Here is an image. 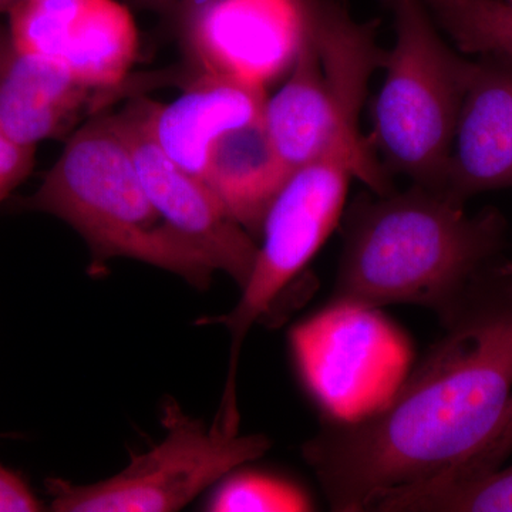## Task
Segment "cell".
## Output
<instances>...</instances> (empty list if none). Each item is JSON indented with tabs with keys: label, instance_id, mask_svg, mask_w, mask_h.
<instances>
[{
	"label": "cell",
	"instance_id": "1",
	"mask_svg": "<svg viewBox=\"0 0 512 512\" xmlns=\"http://www.w3.org/2000/svg\"><path fill=\"white\" fill-rule=\"evenodd\" d=\"M444 330L382 412L320 421L303 444L333 511L444 476L493 433L512 394V274Z\"/></svg>",
	"mask_w": 512,
	"mask_h": 512
},
{
	"label": "cell",
	"instance_id": "2",
	"mask_svg": "<svg viewBox=\"0 0 512 512\" xmlns=\"http://www.w3.org/2000/svg\"><path fill=\"white\" fill-rule=\"evenodd\" d=\"M357 198L343 214V247L329 302L380 308L413 305L453 323L503 282L505 221L413 184Z\"/></svg>",
	"mask_w": 512,
	"mask_h": 512
},
{
	"label": "cell",
	"instance_id": "3",
	"mask_svg": "<svg viewBox=\"0 0 512 512\" xmlns=\"http://www.w3.org/2000/svg\"><path fill=\"white\" fill-rule=\"evenodd\" d=\"M375 23L359 22L335 0H315L298 56L268 99L264 124L291 170L325 157L349 161L373 194L394 190L360 116L370 80L386 62Z\"/></svg>",
	"mask_w": 512,
	"mask_h": 512
},
{
	"label": "cell",
	"instance_id": "4",
	"mask_svg": "<svg viewBox=\"0 0 512 512\" xmlns=\"http://www.w3.org/2000/svg\"><path fill=\"white\" fill-rule=\"evenodd\" d=\"M25 207L70 225L89 247L93 269L111 259H134L198 289H207L215 274L151 204L114 114L74 131Z\"/></svg>",
	"mask_w": 512,
	"mask_h": 512
},
{
	"label": "cell",
	"instance_id": "5",
	"mask_svg": "<svg viewBox=\"0 0 512 512\" xmlns=\"http://www.w3.org/2000/svg\"><path fill=\"white\" fill-rule=\"evenodd\" d=\"M394 45L369 136L390 175L440 191L450 157L471 60L441 36L423 0H389Z\"/></svg>",
	"mask_w": 512,
	"mask_h": 512
},
{
	"label": "cell",
	"instance_id": "6",
	"mask_svg": "<svg viewBox=\"0 0 512 512\" xmlns=\"http://www.w3.org/2000/svg\"><path fill=\"white\" fill-rule=\"evenodd\" d=\"M296 376L320 421L359 423L389 406L414 366L409 333L380 308L328 302L288 333Z\"/></svg>",
	"mask_w": 512,
	"mask_h": 512
},
{
	"label": "cell",
	"instance_id": "7",
	"mask_svg": "<svg viewBox=\"0 0 512 512\" xmlns=\"http://www.w3.org/2000/svg\"><path fill=\"white\" fill-rule=\"evenodd\" d=\"M165 436L133 454L116 476L93 484L46 480L57 512H168L183 510L235 468L258 460L272 446L264 434H239L192 419L177 403L164 406Z\"/></svg>",
	"mask_w": 512,
	"mask_h": 512
},
{
	"label": "cell",
	"instance_id": "8",
	"mask_svg": "<svg viewBox=\"0 0 512 512\" xmlns=\"http://www.w3.org/2000/svg\"><path fill=\"white\" fill-rule=\"evenodd\" d=\"M355 171L342 157H325L292 171L266 212L254 266L232 311L202 320L231 335L227 387L221 409L237 412L235 376L249 330L271 311L276 299L308 268L345 214Z\"/></svg>",
	"mask_w": 512,
	"mask_h": 512
},
{
	"label": "cell",
	"instance_id": "9",
	"mask_svg": "<svg viewBox=\"0 0 512 512\" xmlns=\"http://www.w3.org/2000/svg\"><path fill=\"white\" fill-rule=\"evenodd\" d=\"M315 0H192L177 16L198 72L266 90L291 70Z\"/></svg>",
	"mask_w": 512,
	"mask_h": 512
},
{
	"label": "cell",
	"instance_id": "10",
	"mask_svg": "<svg viewBox=\"0 0 512 512\" xmlns=\"http://www.w3.org/2000/svg\"><path fill=\"white\" fill-rule=\"evenodd\" d=\"M114 116L147 197L165 224L187 239L215 272L227 274L244 288L258 254L255 238L228 214L201 178L183 170L158 147L148 131L141 99Z\"/></svg>",
	"mask_w": 512,
	"mask_h": 512
},
{
	"label": "cell",
	"instance_id": "11",
	"mask_svg": "<svg viewBox=\"0 0 512 512\" xmlns=\"http://www.w3.org/2000/svg\"><path fill=\"white\" fill-rule=\"evenodd\" d=\"M471 60L441 194L464 204L512 188V55Z\"/></svg>",
	"mask_w": 512,
	"mask_h": 512
},
{
	"label": "cell",
	"instance_id": "12",
	"mask_svg": "<svg viewBox=\"0 0 512 512\" xmlns=\"http://www.w3.org/2000/svg\"><path fill=\"white\" fill-rule=\"evenodd\" d=\"M265 101V90L200 72L171 103L141 99V106L158 147L202 180L215 144L231 131L262 119Z\"/></svg>",
	"mask_w": 512,
	"mask_h": 512
},
{
	"label": "cell",
	"instance_id": "13",
	"mask_svg": "<svg viewBox=\"0 0 512 512\" xmlns=\"http://www.w3.org/2000/svg\"><path fill=\"white\" fill-rule=\"evenodd\" d=\"M92 93L62 63L20 49L0 25V131L10 140L36 148L64 136Z\"/></svg>",
	"mask_w": 512,
	"mask_h": 512
},
{
	"label": "cell",
	"instance_id": "14",
	"mask_svg": "<svg viewBox=\"0 0 512 512\" xmlns=\"http://www.w3.org/2000/svg\"><path fill=\"white\" fill-rule=\"evenodd\" d=\"M291 174L272 144L264 119H259L215 144L202 181L228 214L256 238Z\"/></svg>",
	"mask_w": 512,
	"mask_h": 512
},
{
	"label": "cell",
	"instance_id": "15",
	"mask_svg": "<svg viewBox=\"0 0 512 512\" xmlns=\"http://www.w3.org/2000/svg\"><path fill=\"white\" fill-rule=\"evenodd\" d=\"M137 50V26L127 6L86 0L67 32L59 63L84 86L104 92L126 80Z\"/></svg>",
	"mask_w": 512,
	"mask_h": 512
},
{
	"label": "cell",
	"instance_id": "16",
	"mask_svg": "<svg viewBox=\"0 0 512 512\" xmlns=\"http://www.w3.org/2000/svg\"><path fill=\"white\" fill-rule=\"evenodd\" d=\"M376 512H512V464L461 480L430 481L383 495Z\"/></svg>",
	"mask_w": 512,
	"mask_h": 512
},
{
	"label": "cell",
	"instance_id": "17",
	"mask_svg": "<svg viewBox=\"0 0 512 512\" xmlns=\"http://www.w3.org/2000/svg\"><path fill=\"white\" fill-rule=\"evenodd\" d=\"M458 49L512 55V5L504 0H423Z\"/></svg>",
	"mask_w": 512,
	"mask_h": 512
},
{
	"label": "cell",
	"instance_id": "18",
	"mask_svg": "<svg viewBox=\"0 0 512 512\" xmlns=\"http://www.w3.org/2000/svg\"><path fill=\"white\" fill-rule=\"evenodd\" d=\"M205 510L212 512H306L311 494L295 481L265 471L235 468L215 484Z\"/></svg>",
	"mask_w": 512,
	"mask_h": 512
},
{
	"label": "cell",
	"instance_id": "19",
	"mask_svg": "<svg viewBox=\"0 0 512 512\" xmlns=\"http://www.w3.org/2000/svg\"><path fill=\"white\" fill-rule=\"evenodd\" d=\"M512 453V394L497 426L488 439L467 460L437 480H461L480 476L503 466Z\"/></svg>",
	"mask_w": 512,
	"mask_h": 512
},
{
	"label": "cell",
	"instance_id": "20",
	"mask_svg": "<svg viewBox=\"0 0 512 512\" xmlns=\"http://www.w3.org/2000/svg\"><path fill=\"white\" fill-rule=\"evenodd\" d=\"M35 153L36 148L20 146L0 131V202L32 173Z\"/></svg>",
	"mask_w": 512,
	"mask_h": 512
},
{
	"label": "cell",
	"instance_id": "21",
	"mask_svg": "<svg viewBox=\"0 0 512 512\" xmlns=\"http://www.w3.org/2000/svg\"><path fill=\"white\" fill-rule=\"evenodd\" d=\"M43 504L20 474L0 463V512L42 511Z\"/></svg>",
	"mask_w": 512,
	"mask_h": 512
},
{
	"label": "cell",
	"instance_id": "22",
	"mask_svg": "<svg viewBox=\"0 0 512 512\" xmlns=\"http://www.w3.org/2000/svg\"><path fill=\"white\" fill-rule=\"evenodd\" d=\"M140 8L153 10L160 15L170 16L177 19V16L192 2V0H131Z\"/></svg>",
	"mask_w": 512,
	"mask_h": 512
},
{
	"label": "cell",
	"instance_id": "23",
	"mask_svg": "<svg viewBox=\"0 0 512 512\" xmlns=\"http://www.w3.org/2000/svg\"><path fill=\"white\" fill-rule=\"evenodd\" d=\"M23 0H0V16H8Z\"/></svg>",
	"mask_w": 512,
	"mask_h": 512
},
{
	"label": "cell",
	"instance_id": "24",
	"mask_svg": "<svg viewBox=\"0 0 512 512\" xmlns=\"http://www.w3.org/2000/svg\"><path fill=\"white\" fill-rule=\"evenodd\" d=\"M510 3H511V5H512V0H511V2H510Z\"/></svg>",
	"mask_w": 512,
	"mask_h": 512
}]
</instances>
